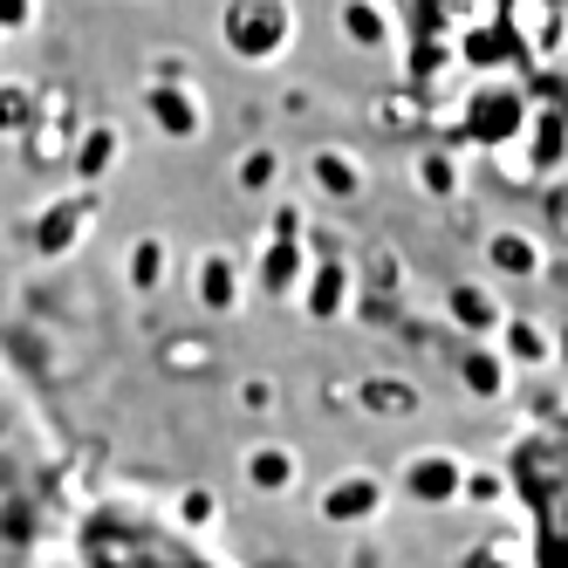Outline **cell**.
Returning <instances> with one entry per match:
<instances>
[{
  "instance_id": "1",
  "label": "cell",
  "mask_w": 568,
  "mask_h": 568,
  "mask_svg": "<svg viewBox=\"0 0 568 568\" xmlns=\"http://www.w3.org/2000/svg\"><path fill=\"white\" fill-rule=\"evenodd\" d=\"M514 116H520V103H514V97H486V110H479V124H486V131L500 138V131H514Z\"/></svg>"
},
{
  "instance_id": "2",
  "label": "cell",
  "mask_w": 568,
  "mask_h": 568,
  "mask_svg": "<svg viewBox=\"0 0 568 568\" xmlns=\"http://www.w3.org/2000/svg\"><path fill=\"white\" fill-rule=\"evenodd\" d=\"M494 254H500V267H507V274H527V267H535V247H527V240H500Z\"/></svg>"
},
{
  "instance_id": "3",
  "label": "cell",
  "mask_w": 568,
  "mask_h": 568,
  "mask_svg": "<svg viewBox=\"0 0 568 568\" xmlns=\"http://www.w3.org/2000/svg\"><path fill=\"white\" fill-rule=\"evenodd\" d=\"M555 151H561V124L548 116V124H541V165H555Z\"/></svg>"
}]
</instances>
